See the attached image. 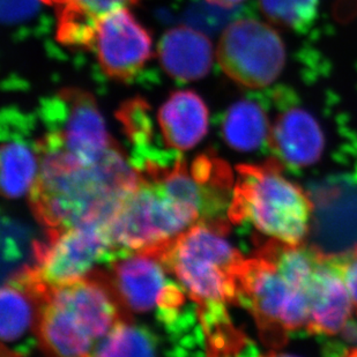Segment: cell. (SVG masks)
I'll return each mask as SVG.
<instances>
[{"instance_id": "obj_1", "label": "cell", "mask_w": 357, "mask_h": 357, "mask_svg": "<svg viewBox=\"0 0 357 357\" xmlns=\"http://www.w3.org/2000/svg\"><path fill=\"white\" fill-rule=\"evenodd\" d=\"M40 174L29 202L47 235L86 222L107 223L140 174L121 147L96 165H84L38 139Z\"/></svg>"}, {"instance_id": "obj_2", "label": "cell", "mask_w": 357, "mask_h": 357, "mask_svg": "<svg viewBox=\"0 0 357 357\" xmlns=\"http://www.w3.org/2000/svg\"><path fill=\"white\" fill-rule=\"evenodd\" d=\"M228 221L198 222L172 241L147 250L177 279L195 303L204 330L230 321L227 305L238 303L242 255L226 238Z\"/></svg>"}, {"instance_id": "obj_3", "label": "cell", "mask_w": 357, "mask_h": 357, "mask_svg": "<svg viewBox=\"0 0 357 357\" xmlns=\"http://www.w3.org/2000/svg\"><path fill=\"white\" fill-rule=\"evenodd\" d=\"M131 318L107 272L47 287L38 324V341L47 357H91L98 342L121 320Z\"/></svg>"}, {"instance_id": "obj_4", "label": "cell", "mask_w": 357, "mask_h": 357, "mask_svg": "<svg viewBox=\"0 0 357 357\" xmlns=\"http://www.w3.org/2000/svg\"><path fill=\"white\" fill-rule=\"evenodd\" d=\"M283 172L275 158L260 165H238L228 218L236 225L251 223L271 238L298 245L310 233L314 204Z\"/></svg>"}, {"instance_id": "obj_5", "label": "cell", "mask_w": 357, "mask_h": 357, "mask_svg": "<svg viewBox=\"0 0 357 357\" xmlns=\"http://www.w3.org/2000/svg\"><path fill=\"white\" fill-rule=\"evenodd\" d=\"M237 300L251 312L260 339L267 347L279 349L288 332L309 323L307 295L283 279L273 264L263 257L244 259L237 274Z\"/></svg>"}, {"instance_id": "obj_6", "label": "cell", "mask_w": 357, "mask_h": 357, "mask_svg": "<svg viewBox=\"0 0 357 357\" xmlns=\"http://www.w3.org/2000/svg\"><path fill=\"white\" fill-rule=\"evenodd\" d=\"M198 222L195 214L140 175L138 186L121 202L107 222V229L119 258H123L158 248Z\"/></svg>"}, {"instance_id": "obj_7", "label": "cell", "mask_w": 357, "mask_h": 357, "mask_svg": "<svg viewBox=\"0 0 357 357\" xmlns=\"http://www.w3.org/2000/svg\"><path fill=\"white\" fill-rule=\"evenodd\" d=\"M40 119L45 132L38 140L61 149L82 165L100 163L119 149L88 91L66 88L47 98L40 108Z\"/></svg>"}, {"instance_id": "obj_8", "label": "cell", "mask_w": 357, "mask_h": 357, "mask_svg": "<svg viewBox=\"0 0 357 357\" xmlns=\"http://www.w3.org/2000/svg\"><path fill=\"white\" fill-rule=\"evenodd\" d=\"M108 274L128 314L156 309L160 323L174 332L193 312L185 307V290L167 277L170 273L154 253L142 251L119 258L109 265Z\"/></svg>"}, {"instance_id": "obj_9", "label": "cell", "mask_w": 357, "mask_h": 357, "mask_svg": "<svg viewBox=\"0 0 357 357\" xmlns=\"http://www.w3.org/2000/svg\"><path fill=\"white\" fill-rule=\"evenodd\" d=\"M220 68L236 84L265 88L281 75L286 49L278 31L255 19H236L223 31L216 49Z\"/></svg>"}, {"instance_id": "obj_10", "label": "cell", "mask_w": 357, "mask_h": 357, "mask_svg": "<svg viewBox=\"0 0 357 357\" xmlns=\"http://www.w3.org/2000/svg\"><path fill=\"white\" fill-rule=\"evenodd\" d=\"M117 259L107 223L86 222L47 235V242L38 245L35 272L45 286H63Z\"/></svg>"}, {"instance_id": "obj_11", "label": "cell", "mask_w": 357, "mask_h": 357, "mask_svg": "<svg viewBox=\"0 0 357 357\" xmlns=\"http://www.w3.org/2000/svg\"><path fill=\"white\" fill-rule=\"evenodd\" d=\"M351 176H334L311 186L314 204L310 248L325 258L357 250V184Z\"/></svg>"}, {"instance_id": "obj_12", "label": "cell", "mask_w": 357, "mask_h": 357, "mask_svg": "<svg viewBox=\"0 0 357 357\" xmlns=\"http://www.w3.org/2000/svg\"><path fill=\"white\" fill-rule=\"evenodd\" d=\"M109 78L128 81L152 57V38L126 7L112 10L98 21L93 49Z\"/></svg>"}, {"instance_id": "obj_13", "label": "cell", "mask_w": 357, "mask_h": 357, "mask_svg": "<svg viewBox=\"0 0 357 357\" xmlns=\"http://www.w3.org/2000/svg\"><path fill=\"white\" fill-rule=\"evenodd\" d=\"M33 119L17 109L1 114V191L17 199L31 192L40 174L38 139L31 138Z\"/></svg>"}, {"instance_id": "obj_14", "label": "cell", "mask_w": 357, "mask_h": 357, "mask_svg": "<svg viewBox=\"0 0 357 357\" xmlns=\"http://www.w3.org/2000/svg\"><path fill=\"white\" fill-rule=\"evenodd\" d=\"M267 145L284 168L301 172L321 161L326 137L314 115L301 107L290 105L272 121Z\"/></svg>"}, {"instance_id": "obj_15", "label": "cell", "mask_w": 357, "mask_h": 357, "mask_svg": "<svg viewBox=\"0 0 357 357\" xmlns=\"http://www.w3.org/2000/svg\"><path fill=\"white\" fill-rule=\"evenodd\" d=\"M304 293L309 304L307 330L310 333L334 335L346 328L354 302L333 260L321 256Z\"/></svg>"}, {"instance_id": "obj_16", "label": "cell", "mask_w": 357, "mask_h": 357, "mask_svg": "<svg viewBox=\"0 0 357 357\" xmlns=\"http://www.w3.org/2000/svg\"><path fill=\"white\" fill-rule=\"evenodd\" d=\"M159 57L165 72L176 80H199L212 68V43L195 28H172L160 40Z\"/></svg>"}, {"instance_id": "obj_17", "label": "cell", "mask_w": 357, "mask_h": 357, "mask_svg": "<svg viewBox=\"0 0 357 357\" xmlns=\"http://www.w3.org/2000/svg\"><path fill=\"white\" fill-rule=\"evenodd\" d=\"M165 147L182 152L198 145L208 130V110L193 91H176L159 110Z\"/></svg>"}, {"instance_id": "obj_18", "label": "cell", "mask_w": 357, "mask_h": 357, "mask_svg": "<svg viewBox=\"0 0 357 357\" xmlns=\"http://www.w3.org/2000/svg\"><path fill=\"white\" fill-rule=\"evenodd\" d=\"M138 0H42L57 12V40L64 45L93 49L98 21Z\"/></svg>"}, {"instance_id": "obj_19", "label": "cell", "mask_w": 357, "mask_h": 357, "mask_svg": "<svg viewBox=\"0 0 357 357\" xmlns=\"http://www.w3.org/2000/svg\"><path fill=\"white\" fill-rule=\"evenodd\" d=\"M270 128L265 109L252 100H242L231 105L221 125L227 145L238 152H253L268 144Z\"/></svg>"}, {"instance_id": "obj_20", "label": "cell", "mask_w": 357, "mask_h": 357, "mask_svg": "<svg viewBox=\"0 0 357 357\" xmlns=\"http://www.w3.org/2000/svg\"><path fill=\"white\" fill-rule=\"evenodd\" d=\"M258 248L257 255L273 264L280 275L290 286L305 291L309 280L321 259L316 250L303 244L291 245L273 238Z\"/></svg>"}, {"instance_id": "obj_21", "label": "cell", "mask_w": 357, "mask_h": 357, "mask_svg": "<svg viewBox=\"0 0 357 357\" xmlns=\"http://www.w3.org/2000/svg\"><path fill=\"white\" fill-rule=\"evenodd\" d=\"M91 357H158V337L147 327L126 318L98 342Z\"/></svg>"}, {"instance_id": "obj_22", "label": "cell", "mask_w": 357, "mask_h": 357, "mask_svg": "<svg viewBox=\"0 0 357 357\" xmlns=\"http://www.w3.org/2000/svg\"><path fill=\"white\" fill-rule=\"evenodd\" d=\"M40 242L31 238L26 227L13 219H3L1 233V266L3 282L17 274L36 267Z\"/></svg>"}, {"instance_id": "obj_23", "label": "cell", "mask_w": 357, "mask_h": 357, "mask_svg": "<svg viewBox=\"0 0 357 357\" xmlns=\"http://www.w3.org/2000/svg\"><path fill=\"white\" fill-rule=\"evenodd\" d=\"M319 0H259L264 15L273 24L304 33L317 17Z\"/></svg>"}, {"instance_id": "obj_24", "label": "cell", "mask_w": 357, "mask_h": 357, "mask_svg": "<svg viewBox=\"0 0 357 357\" xmlns=\"http://www.w3.org/2000/svg\"><path fill=\"white\" fill-rule=\"evenodd\" d=\"M230 8L216 6L208 3V6L205 3H199L190 7L185 15V22L189 27L195 28L197 31L213 33L220 29L221 26L226 24L230 20Z\"/></svg>"}, {"instance_id": "obj_25", "label": "cell", "mask_w": 357, "mask_h": 357, "mask_svg": "<svg viewBox=\"0 0 357 357\" xmlns=\"http://www.w3.org/2000/svg\"><path fill=\"white\" fill-rule=\"evenodd\" d=\"M42 0H1V19L10 27L31 21L40 12Z\"/></svg>"}, {"instance_id": "obj_26", "label": "cell", "mask_w": 357, "mask_h": 357, "mask_svg": "<svg viewBox=\"0 0 357 357\" xmlns=\"http://www.w3.org/2000/svg\"><path fill=\"white\" fill-rule=\"evenodd\" d=\"M340 268L357 312V250L337 258H330Z\"/></svg>"}, {"instance_id": "obj_27", "label": "cell", "mask_w": 357, "mask_h": 357, "mask_svg": "<svg viewBox=\"0 0 357 357\" xmlns=\"http://www.w3.org/2000/svg\"><path fill=\"white\" fill-rule=\"evenodd\" d=\"M207 3H213L216 6L225 7V8H233L239 3H242L243 0H206Z\"/></svg>"}, {"instance_id": "obj_28", "label": "cell", "mask_w": 357, "mask_h": 357, "mask_svg": "<svg viewBox=\"0 0 357 357\" xmlns=\"http://www.w3.org/2000/svg\"><path fill=\"white\" fill-rule=\"evenodd\" d=\"M260 357H301L297 355L288 354V353H280V351H270L268 354Z\"/></svg>"}, {"instance_id": "obj_29", "label": "cell", "mask_w": 357, "mask_h": 357, "mask_svg": "<svg viewBox=\"0 0 357 357\" xmlns=\"http://www.w3.org/2000/svg\"><path fill=\"white\" fill-rule=\"evenodd\" d=\"M346 357H357V348L354 351H349Z\"/></svg>"}]
</instances>
